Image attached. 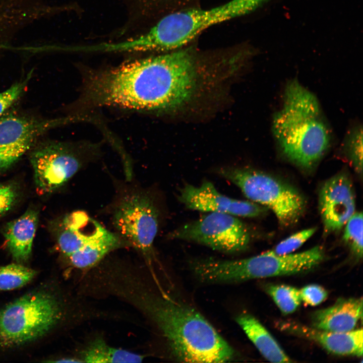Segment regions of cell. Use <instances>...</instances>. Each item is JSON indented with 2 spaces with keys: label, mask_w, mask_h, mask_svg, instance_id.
Listing matches in <instances>:
<instances>
[{
  "label": "cell",
  "mask_w": 363,
  "mask_h": 363,
  "mask_svg": "<svg viewBox=\"0 0 363 363\" xmlns=\"http://www.w3.org/2000/svg\"><path fill=\"white\" fill-rule=\"evenodd\" d=\"M195 56L190 49L126 62L90 73L81 102L87 107H116L141 111L178 108L197 87Z\"/></svg>",
  "instance_id": "6da1fadb"
},
{
  "label": "cell",
  "mask_w": 363,
  "mask_h": 363,
  "mask_svg": "<svg viewBox=\"0 0 363 363\" xmlns=\"http://www.w3.org/2000/svg\"><path fill=\"white\" fill-rule=\"evenodd\" d=\"M272 130L283 155L305 170L318 163L332 141L318 99L295 79L285 86L282 105L273 117Z\"/></svg>",
  "instance_id": "7a4b0ae2"
},
{
  "label": "cell",
  "mask_w": 363,
  "mask_h": 363,
  "mask_svg": "<svg viewBox=\"0 0 363 363\" xmlns=\"http://www.w3.org/2000/svg\"><path fill=\"white\" fill-rule=\"evenodd\" d=\"M147 310L170 355L183 362H225L237 354L197 310L167 294L152 297Z\"/></svg>",
  "instance_id": "3957f363"
},
{
  "label": "cell",
  "mask_w": 363,
  "mask_h": 363,
  "mask_svg": "<svg viewBox=\"0 0 363 363\" xmlns=\"http://www.w3.org/2000/svg\"><path fill=\"white\" fill-rule=\"evenodd\" d=\"M323 258V249L316 246L299 253L284 255L268 251L240 259H198L191 262V268L202 282L231 284L306 272L318 265Z\"/></svg>",
  "instance_id": "277c9868"
},
{
  "label": "cell",
  "mask_w": 363,
  "mask_h": 363,
  "mask_svg": "<svg viewBox=\"0 0 363 363\" xmlns=\"http://www.w3.org/2000/svg\"><path fill=\"white\" fill-rule=\"evenodd\" d=\"M62 306L47 288L30 291L0 310V348L12 349L44 337L58 324Z\"/></svg>",
  "instance_id": "5b68a950"
},
{
  "label": "cell",
  "mask_w": 363,
  "mask_h": 363,
  "mask_svg": "<svg viewBox=\"0 0 363 363\" xmlns=\"http://www.w3.org/2000/svg\"><path fill=\"white\" fill-rule=\"evenodd\" d=\"M260 7L258 0H231L208 10L194 9L170 13L150 29L157 51L177 49L209 27L250 14Z\"/></svg>",
  "instance_id": "8992f818"
},
{
  "label": "cell",
  "mask_w": 363,
  "mask_h": 363,
  "mask_svg": "<svg viewBox=\"0 0 363 363\" xmlns=\"http://www.w3.org/2000/svg\"><path fill=\"white\" fill-rule=\"evenodd\" d=\"M217 172L251 201L271 210L283 226L296 223L304 212L305 201L298 191L269 174L246 167H222Z\"/></svg>",
  "instance_id": "52a82bcc"
},
{
  "label": "cell",
  "mask_w": 363,
  "mask_h": 363,
  "mask_svg": "<svg viewBox=\"0 0 363 363\" xmlns=\"http://www.w3.org/2000/svg\"><path fill=\"white\" fill-rule=\"evenodd\" d=\"M112 219L115 233L151 261L159 227V211L152 197L141 191L125 193L115 204Z\"/></svg>",
  "instance_id": "ba28073f"
},
{
  "label": "cell",
  "mask_w": 363,
  "mask_h": 363,
  "mask_svg": "<svg viewBox=\"0 0 363 363\" xmlns=\"http://www.w3.org/2000/svg\"><path fill=\"white\" fill-rule=\"evenodd\" d=\"M172 239L193 242L226 254L246 250L251 241L248 226L237 216L209 212L168 234Z\"/></svg>",
  "instance_id": "9c48e42d"
},
{
  "label": "cell",
  "mask_w": 363,
  "mask_h": 363,
  "mask_svg": "<svg viewBox=\"0 0 363 363\" xmlns=\"http://www.w3.org/2000/svg\"><path fill=\"white\" fill-rule=\"evenodd\" d=\"M81 145L50 142L34 150L30 157L37 190L51 193L64 186L88 161L90 151Z\"/></svg>",
  "instance_id": "30bf717a"
},
{
  "label": "cell",
  "mask_w": 363,
  "mask_h": 363,
  "mask_svg": "<svg viewBox=\"0 0 363 363\" xmlns=\"http://www.w3.org/2000/svg\"><path fill=\"white\" fill-rule=\"evenodd\" d=\"M178 199L190 210L237 217H257L265 214L268 209L251 201L237 200L224 195L207 180L198 186L186 184L180 189Z\"/></svg>",
  "instance_id": "8fae6325"
},
{
  "label": "cell",
  "mask_w": 363,
  "mask_h": 363,
  "mask_svg": "<svg viewBox=\"0 0 363 363\" xmlns=\"http://www.w3.org/2000/svg\"><path fill=\"white\" fill-rule=\"evenodd\" d=\"M319 208L326 233L341 229L355 213V196L346 174H338L324 184L319 194Z\"/></svg>",
  "instance_id": "7c38bea8"
},
{
  "label": "cell",
  "mask_w": 363,
  "mask_h": 363,
  "mask_svg": "<svg viewBox=\"0 0 363 363\" xmlns=\"http://www.w3.org/2000/svg\"><path fill=\"white\" fill-rule=\"evenodd\" d=\"M279 326L283 331L318 343L333 354L359 357L362 355L363 331L361 328L346 332H335L290 322H281Z\"/></svg>",
  "instance_id": "4fadbf2b"
},
{
  "label": "cell",
  "mask_w": 363,
  "mask_h": 363,
  "mask_svg": "<svg viewBox=\"0 0 363 363\" xmlns=\"http://www.w3.org/2000/svg\"><path fill=\"white\" fill-rule=\"evenodd\" d=\"M106 230L86 212L74 211L65 215L62 220L57 237L59 249L68 257Z\"/></svg>",
  "instance_id": "5bb4252c"
},
{
  "label": "cell",
  "mask_w": 363,
  "mask_h": 363,
  "mask_svg": "<svg viewBox=\"0 0 363 363\" xmlns=\"http://www.w3.org/2000/svg\"><path fill=\"white\" fill-rule=\"evenodd\" d=\"M74 117L54 119H39L13 115L0 116V148L25 142H33L48 130Z\"/></svg>",
  "instance_id": "9a60e30c"
},
{
  "label": "cell",
  "mask_w": 363,
  "mask_h": 363,
  "mask_svg": "<svg viewBox=\"0 0 363 363\" xmlns=\"http://www.w3.org/2000/svg\"><path fill=\"white\" fill-rule=\"evenodd\" d=\"M362 316L361 298H340L333 305L315 312L312 324L321 330L346 332L354 329Z\"/></svg>",
  "instance_id": "2e32d148"
},
{
  "label": "cell",
  "mask_w": 363,
  "mask_h": 363,
  "mask_svg": "<svg viewBox=\"0 0 363 363\" xmlns=\"http://www.w3.org/2000/svg\"><path fill=\"white\" fill-rule=\"evenodd\" d=\"M37 223L38 214L31 209L7 223L4 235L9 251L15 260L25 262L29 258Z\"/></svg>",
  "instance_id": "e0dca14e"
},
{
  "label": "cell",
  "mask_w": 363,
  "mask_h": 363,
  "mask_svg": "<svg viewBox=\"0 0 363 363\" xmlns=\"http://www.w3.org/2000/svg\"><path fill=\"white\" fill-rule=\"evenodd\" d=\"M235 320L266 359L277 363L292 362L269 331L255 317L249 313H243L236 317Z\"/></svg>",
  "instance_id": "ac0fdd59"
},
{
  "label": "cell",
  "mask_w": 363,
  "mask_h": 363,
  "mask_svg": "<svg viewBox=\"0 0 363 363\" xmlns=\"http://www.w3.org/2000/svg\"><path fill=\"white\" fill-rule=\"evenodd\" d=\"M126 244L117 234L106 229L99 236L67 258L73 267L80 269H87L97 264L112 251Z\"/></svg>",
  "instance_id": "d6986e66"
},
{
  "label": "cell",
  "mask_w": 363,
  "mask_h": 363,
  "mask_svg": "<svg viewBox=\"0 0 363 363\" xmlns=\"http://www.w3.org/2000/svg\"><path fill=\"white\" fill-rule=\"evenodd\" d=\"M144 356L126 350L109 346L101 339L93 341L85 350L83 362H140Z\"/></svg>",
  "instance_id": "ffe728a7"
},
{
  "label": "cell",
  "mask_w": 363,
  "mask_h": 363,
  "mask_svg": "<svg viewBox=\"0 0 363 363\" xmlns=\"http://www.w3.org/2000/svg\"><path fill=\"white\" fill-rule=\"evenodd\" d=\"M265 290L285 315L295 311L301 302L299 290L293 286L269 284L265 286Z\"/></svg>",
  "instance_id": "44dd1931"
},
{
  "label": "cell",
  "mask_w": 363,
  "mask_h": 363,
  "mask_svg": "<svg viewBox=\"0 0 363 363\" xmlns=\"http://www.w3.org/2000/svg\"><path fill=\"white\" fill-rule=\"evenodd\" d=\"M36 272L21 264H11L0 267V290L20 288L29 282Z\"/></svg>",
  "instance_id": "7402d4cb"
},
{
  "label": "cell",
  "mask_w": 363,
  "mask_h": 363,
  "mask_svg": "<svg viewBox=\"0 0 363 363\" xmlns=\"http://www.w3.org/2000/svg\"><path fill=\"white\" fill-rule=\"evenodd\" d=\"M343 149L351 164L359 174L362 169V129L359 124L353 126L343 141Z\"/></svg>",
  "instance_id": "603a6c76"
},
{
  "label": "cell",
  "mask_w": 363,
  "mask_h": 363,
  "mask_svg": "<svg viewBox=\"0 0 363 363\" xmlns=\"http://www.w3.org/2000/svg\"><path fill=\"white\" fill-rule=\"evenodd\" d=\"M362 214L356 212L346 222L343 233V240L352 253L359 259L362 257Z\"/></svg>",
  "instance_id": "cb8c5ba5"
},
{
  "label": "cell",
  "mask_w": 363,
  "mask_h": 363,
  "mask_svg": "<svg viewBox=\"0 0 363 363\" xmlns=\"http://www.w3.org/2000/svg\"><path fill=\"white\" fill-rule=\"evenodd\" d=\"M316 230L315 227H312L296 232L281 241L270 251L277 255L291 254L310 238Z\"/></svg>",
  "instance_id": "d4e9b609"
},
{
  "label": "cell",
  "mask_w": 363,
  "mask_h": 363,
  "mask_svg": "<svg viewBox=\"0 0 363 363\" xmlns=\"http://www.w3.org/2000/svg\"><path fill=\"white\" fill-rule=\"evenodd\" d=\"M33 142L0 148V172L16 162L30 148Z\"/></svg>",
  "instance_id": "484cf974"
},
{
  "label": "cell",
  "mask_w": 363,
  "mask_h": 363,
  "mask_svg": "<svg viewBox=\"0 0 363 363\" xmlns=\"http://www.w3.org/2000/svg\"><path fill=\"white\" fill-rule=\"evenodd\" d=\"M28 76L22 81L17 82L6 90L0 92V116L20 96L23 92L29 80Z\"/></svg>",
  "instance_id": "4316f807"
},
{
  "label": "cell",
  "mask_w": 363,
  "mask_h": 363,
  "mask_svg": "<svg viewBox=\"0 0 363 363\" xmlns=\"http://www.w3.org/2000/svg\"><path fill=\"white\" fill-rule=\"evenodd\" d=\"M301 301L306 305L316 306L324 301L328 296L327 291L317 284H309L299 290Z\"/></svg>",
  "instance_id": "83f0119b"
},
{
  "label": "cell",
  "mask_w": 363,
  "mask_h": 363,
  "mask_svg": "<svg viewBox=\"0 0 363 363\" xmlns=\"http://www.w3.org/2000/svg\"><path fill=\"white\" fill-rule=\"evenodd\" d=\"M17 192L14 186L8 184H0V217L14 205Z\"/></svg>",
  "instance_id": "f1b7e54d"
},
{
  "label": "cell",
  "mask_w": 363,
  "mask_h": 363,
  "mask_svg": "<svg viewBox=\"0 0 363 363\" xmlns=\"http://www.w3.org/2000/svg\"><path fill=\"white\" fill-rule=\"evenodd\" d=\"M182 1L183 0H182ZM136 1L140 5L146 7L155 4V3H177V2H180L181 0H136Z\"/></svg>",
  "instance_id": "f546056e"
},
{
  "label": "cell",
  "mask_w": 363,
  "mask_h": 363,
  "mask_svg": "<svg viewBox=\"0 0 363 363\" xmlns=\"http://www.w3.org/2000/svg\"><path fill=\"white\" fill-rule=\"evenodd\" d=\"M52 361H53V362H81L80 360H78L77 359H76L73 358H62V359H61L56 360Z\"/></svg>",
  "instance_id": "4dcf8cb0"
}]
</instances>
